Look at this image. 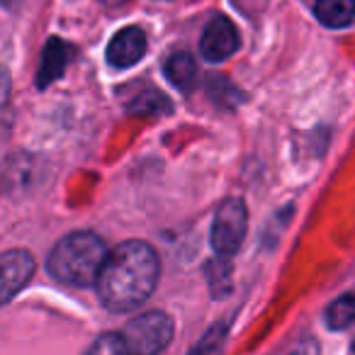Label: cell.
<instances>
[{
  "label": "cell",
  "mask_w": 355,
  "mask_h": 355,
  "mask_svg": "<svg viewBox=\"0 0 355 355\" xmlns=\"http://www.w3.org/2000/svg\"><path fill=\"white\" fill-rule=\"evenodd\" d=\"M248 232V209L241 198H229L214 212L212 222V248L224 258H232L241 248Z\"/></svg>",
  "instance_id": "cell-4"
},
{
  "label": "cell",
  "mask_w": 355,
  "mask_h": 355,
  "mask_svg": "<svg viewBox=\"0 0 355 355\" xmlns=\"http://www.w3.org/2000/svg\"><path fill=\"white\" fill-rule=\"evenodd\" d=\"M353 314H355V302L353 295H343L336 302H331L326 306V326L331 331H343L353 324Z\"/></svg>",
  "instance_id": "cell-12"
},
{
  "label": "cell",
  "mask_w": 355,
  "mask_h": 355,
  "mask_svg": "<svg viewBox=\"0 0 355 355\" xmlns=\"http://www.w3.org/2000/svg\"><path fill=\"white\" fill-rule=\"evenodd\" d=\"M161 275V258L146 241H124L114 251H107L95 285L100 302L110 311H132L151 297Z\"/></svg>",
  "instance_id": "cell-1"
},
{
  "label": "cell",
  "mask_w": 355,
  "mask_h": 355,
  "mask_svg": "<svg viewBox=\"0 0 355 355\" xmlns=\"http://www.w3.org/2000/svg\"><path fill=\"white\" fill-rule=\"evenodd\" d=\"M287 355H319V345H316L314 338H304V340H300Z\"/></svg>",
  "instance_id": "cell-16"
},
{
  "label": "cell",
  "mask_w": 355,
  "mask_h": 355,
  "mask_svg": "<svg viewBox=\"0 0 355 355\" xmlns=\"http://www.w3.org/2000/svg\"><path fill=\"white\" fill-rule=\"evenodd\" d=\"M173 319L166 311H144L119 334L122 355H158L173 340Z\"/></svg>",
  "instance_id": "cell-3"
},
{
  "label": "cell",
  "mask_w": 355,
  "mask_h": 355,
  "mask_svg": "<svg viewBox=\"0 0 355 355\" xmlns=\"http://www.w3.org/2000/svg\"><path fill=\"white\" fill-rule=\"evenodd\" d=\"M239 49V32L234 27V22L224 15H217L207 22L200 40V54L209 64H219L227 61L229 56H234Z\"/></svg>",
  "instance_id": "cell-6"
},
{
  "label": "cell",
  "mask_w": 355,
  "mask_h": 355,
  "mask_svg": "<svg viewBox=\"0 0 355 355\" xmlns=\"http://www.w3.org/2000/svg\"><path fill=\"white\" fill-rule=\"evenodd\" d=\"M37 270V261L25 248L0 253V306L15 300V295L32 280Z\"/></svg>",
  "instance_id": "cell-5"
},
{
  "label": "cell",
  "mask_w": 355,
  "mask_h": 355,
  "mask_svg": "<svg viewBox=\"0 0 355 355\" xmlns=\"http://www.w3.org/2000/svg\"><path fill=\"white\" fill-rule=\"evenodd\" d=\"M100 3L107 8H117V6H122V3H127V0H100Z\"/></svg>",
  "instance_id": "cell-17"
},
{
  "label": "cell",
  "mask_w": 355,
  "mask_h": 355,
  "mask_svg": "<svg viewBox=\"0 0 355 355\" xmlns=\"http://www.w3.org/2000/svg\"><path fill=\"white\" fill-rule=\"evenodd\" d=\"M71 56H73V46L66 44L59 37H51L44 44L40 61V71H37V88H49L54 80L64 76L66 66H69Z\"/></svg>",
  "instance_id": "cell-8"
},
{
  "label": "cell",
  "mask_w": 355,
  "mask_h": 355,
  "mask_svg": "<svg viewBox=\"0 0 355 355\" xmlns=\"http://www.w3.org/2000/svg\"><path fill=\"white\" fill-rule=\"evenodd\" d=\"M163 73H166L168 83L180 93H190L198 83V64L188 51H175L168 56L163 64Z\"/></svg>",
  "instance_id": "cell-9"
},
{
  "label": "cell",
  "mask_w": 355,
  "mask_h": 355,
  "mask_svg": "<svg viewBox=\"0 0 355 355\" xmlns=\"http://www.w3.org/2000/svg\"><path fill=\"white\" fill-rule=\"evenodd\" d=\"M217 268H219L217 275H214V272H209V270H207V275H209V287H212V295L214 297H222V295H227V292L232 290V282H229V275H232L229 258L219 256L217 258Z\"/></svg>",
  "instance_id": "cell-14"
},
{
  "label": "cell",
  "mask_w": 355,
  "mask_h": 355,
  "mask_svg": "<svg viewBox=\"0 0 355 355\" xmlns=\"http://www.w3.org/2000/svg\"><path fill=\"white\" fill-rule=\"evenodd\" d=\"M105 258H107V246L98 234L73 232L51 248L46 270L64 285L88 287L95 282Z\"/></svg>",
  "instance_id": "cell-2"
},
{
  "label": "cell",
  "mask_w": 355,
  "mask_h": 355,
  "mask_svg": "<svg viewBox=\"0 0 355 355\" xmlns=\"http://www.w3.org/2000/svg\"><path fill=\"white\" fill-rule=\"evenodd\" d=\"M146 54V35L141 27H124L110 40L107 64L112 69H132Z\"/></svg>",
  "instance_id": "cell-7"
},
{
  "label": "cell",
  "mask_w": 355,
  "mask_h": 355,
  "mask_svg": "<svg viewBox=\"0 0 355 355\" xmlns=\"http://www.w3.org/2000/svg\"><path fill=\"white\" fill-rule=\"evenodd\" d=\"M227 331H229V324H214L212 329H207V334L190 348L188 355H214L222 348L224 338H227Z\"/></svg>",
  "instance_id": "cell-13"
},
{
  "label": "cell",
  "mask_w": 355,
  "mask_h": 355,
  "mask_svg": "<svg viewBox=\"0 0 355 355\" xmlns=\"http://www.w3.org/2000/svg\"><path fill=\"white\" fill-rule=\"evenodd\" d=\"M85 355H122V345H119V334H103L100 338L93 340Z\"/></svg>",
  "instance_id": "cell-15"
},
{
  "label": "cell",
  "mask_w": 355,
  "mask_h": 355,
  "mask_svg": "<svg viewBox=\"0 0 355 355\" xmlns=\"http://www.w3.org/2000/svg\"><path fill=\"white\" fill-rule=\"evenodd\" d=\"M129 114H137V117H156V114H168L171 112V103L163 93L153 88L141 90L139 95H134L127 105Z\"/></svg>",
  "instance_id": "cell-11"
},
{
  "label": "cell",
  "mask_w": 355,
  "mask_h": 355,
  "mask_svg": "<svg viewBox=\"0 0 355 355\" xmlns=\"http://www.w3.org/2000/svg\"><path fill=\"white\" fill-rule=\"evenodd\" d=\"M314 15L319 22L331 30H343L353 25L355 15V0H316Z\"/></svg>",
  "instance_id": "cell-10"
}]
</instances>
